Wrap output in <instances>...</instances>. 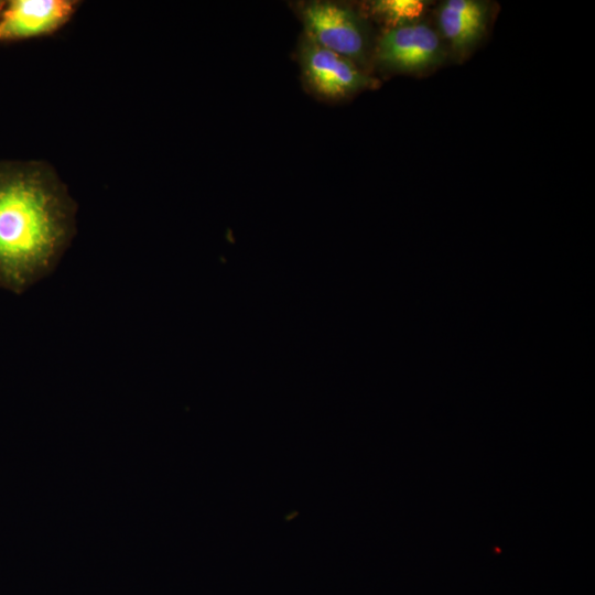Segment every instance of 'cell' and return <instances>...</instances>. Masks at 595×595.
I'll list each match as a JSON object with an SVG mask.
<instances>
[{
	"mask_svg": "<svg viewBox=\"0 0 595 595\" xmlns=\"http://www.w3.org/2000/svg\"><path fill=\"white\" fill-rule=\"evenodd\" d=\"M78 6L74 0H12L0 13V41L51 34L63 26Z\"/></svg>",
	"mask_w": 595,
	"mask_h": 595,
	"instance_id": "5",
	"label": "cell"
},
{
	"mask_svg": "<svg viewBox=\"0 0 595 595\" xmlns=\"http://www.w3.org/2000/svg\"><path fill=\"white\" fill-rule=\"evenodd\" d=\"M306 37L349 60L364 58L367 35L359 17L347 7L329 1H312L301 9Z\"/></svg>",
	"mask_w": 595,
	"mask_h": 595,
	"instance_id": "2",
	"label": "cell"
},
{
	"mask_svg": "<svg viewBox=\"0 0 595 595\" xmlns=\"http://www.w3.org/2000/svg\"><path fill=\"white\" fill-rule=\"evenodd\" d=\"M444 6L464 19L486 23V7L482 2L474 0H448Z\"/></svg>",
	"mask_w": 595,
	"mask_h": 595,
	"instance_id": "8",
	"label": "cell"
},
{
	"mask_svg": "<svg viewBox=\"0 0 595 595\" xmlns=\"http://www.w3.org/2000/svg\"><path fill=\"white\" fill-rule=\"evenodd\" d=\"M426 3L422 0H378L370 3L374 15L389 29L414 23L424 12Z\"/></svg>",
	"mask_w": 595,
	"mask_h": 595,
	"instance_id": "7",
	"label": "cell"
},
{
	"mask_svg": "<svg viewBox=\"0 0 595 595\" xmlns=\"http://www.w3.org/2000/svg\"><path fill=\"white\" fill-rule=\"evenodd\" d=\"M4 3H6V2L0 1V13H1L3 7H4Z\"/></svg>",
	"mask_w": 595,
	"mask_h": 595,
	"instance_id": "9",
	"label": "cell"
},
{
	"mask_svg": "<svg viewBox=\"0 0 595 595\" xmlns=\"http://www.w3.org/2000/svg\"><path fill=\"white\" fill-rule=\"evenodd\" d=\"M444 56L437 33L422 23L388 29L380 37L376 57L400 72H419L439 64Z\"/></svg>",
	"mask_w": 595,
	"mask_h": 595,
	"instance_id": "4",
	"label": "cell"
},
{
	"mask_svg": "<svg viewBox=\"0 0 595 595\" xmlns=\"http://www.w3.org/2000/svg\"><path fill=\"white\" fill-rule=\"evenodd\" d=\"M439 23L443 35L457 51L466 50L474 45L485 30V23L464 19L444 4L439 13Z\"/></svg>",
	"mask_w": 595,
	"mask_h": 595,
	"instance_id": "6",
	"label": "cell"
},
{
	"mask_svg": "<svg viewBox=\"0 0 595 595\" xmlns=\"http://www.w3.org/2000/svg\"><path fill=\"white\" fill-rule=\"evenodd\" d=\"M300 61L306 84L325 99H342L374 84L351 60L307 37L302 44Z\"/></svg>",
	"mask_w": 595,
	"mask_h": 595,
	"instance_id": "3",
	"label": "cell"
},
{
	"mask_svg": "<svg viewBox=\"0 0 595 595\" xmlns=\"http://www.w3.org/2000/svg\"><path fill=\"white\" fill-rule=\"evenodd\" d=\"M76 210L50 164L0 163V288L21 294L54 271L76 232Z\"/></svg>",
	"mask_w": 595,
	"mask_h": 595,
	"instance_id": "1",
	"label": "cell"
}]
</instances>
